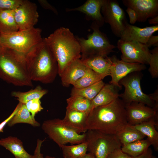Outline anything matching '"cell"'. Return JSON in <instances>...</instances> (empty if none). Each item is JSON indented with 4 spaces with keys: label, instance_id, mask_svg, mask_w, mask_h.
Returning a JSON list of instances; mask_svg holds the SVG:
<instances>
[{
    "label": "cell",
    "instance_id": "obj_34",
    "mask_svg": "<svg viewBox=\"0 0 158 158\" xmlns=\"http://www.w3.org/2000/svg\"><path fill=\"white\" fill-rule=\"evenodd\" d=\"M26 107L32 116L35 117L36 114L43 109L40 99L31 100L25 104Z\"/></svg>",
    "mask_w": 158,
    "mask_h": 158
},
{
    "label": "cell",
    "instance_id": "obj_26",
    "mask_svg": "<svg viewBox=\"0 0 158 158\" xmlns=\"http://www.w3.org/2000/svg\"><path fill=\"white\" fill-rule=\"evenodd\" d=\"M116 135L122 146L140 140L144 139L146 136L128 124L118 132Z\"/></svg>",
    "mask_w": 158,
    "mask_h": 158
},
{
    "label": "cell",
    "instance_id": "obj_29",
    "mask_svg": "<svg viewBox=\"0 0 158 158\" xmlns=\"http://www.w3.org/2000/svg\"><path fill=\"white\" fill-rule=\"evenodd\" d=\"M105 84L102 80H101L84 88H77L73 87L71 90V96H80L91 101L97 95Z\"/></svg>",
    "mask_w": 158,
    "mask_h": 158
},
{
    "label": "cell",
    "instance_id": "obj_28",
    "mask_svg": "<svg viewBox=\"0 0 158 158\" xmlns=\"http://www.w3.org/2000/svg\"><path fill=\"white\" fill-rule=\"evenodd\" d=\"M47 90L38 85L35 88L26 92L13 91L11 93L12 96L16 98L19 102L25 104L28 102L34 99H40L47 93Z\"/></svg>",
    "mask_w": 158,
    "mask_h": 158
},
{
    "label": "cell",
    "instance_id": "obj_25",
    "mask_svg": "<svg viewBox=\"0 0 158 158\" xmlns=\"http://www.w3.org/2000/svg\"><path fill=\"white\" fill-rule=\"evenodd\" d=\"M18 30L14 10H0V34H8Z\"/></svg>",
    "mask_w": 158,
    "mask_h": 158
},
{
    "label": "cell",
    "instance_id": "obj_14",
    "mask_svg": "<svg viewBox=\"0 0 158 158\" xmlns=\"http://www.w3.org/2000/svg\"><path fill=\"white\" fill-rule=\"evenodd\" d=\"M111 64L110 68L111 80L109 83L122 89L119 81L129 74L136 71H141L146 68L145 65L138 63L125 62L119 59L115 55L110 57Z\"/></svg>",
    "mask_w": 158,
    "mask_h": 158
},
{
    "label": "cell",
    "instance_id": "obj_45",
    "mask_svg": "<svg viewBox=\"0 0 158 158\" xmlns=\"http://www.w3.org/2000/svg\"><path fill=\"white\" fill-rule=\"evenodd\" d=\"M80 158H96L91 153L88 152Z\"/></svg>",
    "mask_w": 158,
    "mask_h": 158
},
{
    "label": "cell",
    "instance_id": "obj_1",
    "mask_svg": "<svg viewBox=\"0 0 158 158\" xmlns=\"http://www.w3.org/2000/svg\"><path fill=\"white\" fill-rule=\"evenodd\" d=\"M128 124L125 105L118 98L110 104L98 107L89 112L86 128L110 134H116Z\"/></svg>",
    "mask_w": 158,
    "mask_h": 158
},
{
    "label": "cell",
    "instance_id": "obj_12",
    "mask_svg": "<svg viewBox=\"0 0 158 158\" xmlns=\"http://www.w3.org/2000/svg\"><path fill=\"white\" fill-rule=\"evenodd\" d=\"M128 124L135 126L152 119L158 120V111L140 102H133L125 105Z\"/></svg>",
    "mask_w": 158,
    "mask_h": 158
},
{
    "label": "cell",
    "instance_id": "obj_7",
    "mask_svg": "<svg viewBox=\"0 0 158 158\" xmlns=\"http://www.w3.org/2000/svg\"><path fill=\"white\" fill-rule=\"evenodd\" d=\"M41 128L59 147L68 143L74 145L85 142V133H78L66 125L62 119L57 118L45 121Z\"/></svg>",
    "mask_w": 158,
    "mask_h": 158
},
{
    "label": "cell",
    "instance_id": "obj_3",
    "mask_svg": "<svg viewBox=\"0 0 158 158\" xmlns=\"http://www.w3.org/2000/svg\"><path fill=\"white\" fill-rule=\"evenodd\" d=\"M43 39L56 59L59 76L72 61L80 58L79 44L68 28H60Z\"/></svg>",
    "mask_w": 158,
    "mask_h": 158
},
{
    "label": "cell",
    "instance_id": "obj_43",
    "mask_svg": "<svg viewBox=\"0 0 158 158\" xmlns=\"http://www.w3.org/2000/svg\"><path fill=\"white\" fill-rule=\"evenodd\" d=\"M151 98L155 102L156 108H158V88H157L154 92L150 94Z\"/></svg>",
    "mask_w": 158,
    "mask_h": 158
},
{
    "label": "cell",
    "instance_id": "obj_31",
    "mask_svg": "<svg viewBox=\"0 0 158 158\" xmlns=\"http://www.w3.org/2000/svg\"><path fill=\"white\" fill-rule=\"evenodd\" d=\"M66 109L78 111L90 112L91 100L78 95L71 96L66 100Z\"/></svg>",
    "mask_w": 158,
    "mask_h": 158
},
{
    "label": "cell",
    "instance_id": "obj_15",
    "mask_svg": "<svg viewBox=\"0 0 158 158\" xmlns=\"http://www.w3.org/2000/svg\"><path fill=\"white\" fill-rule=\"evenodd\" d=\"M122 2L125 6L135 11L138 22H144L158 16V0H123Z\"/></svg>",
    "mask_w": 158,
    "mask_h": 158
},
{
    "label": "cell",
    "instance_id": "obj_32",
    "mask_svg": "<svg viewBox=\"0 0 158 158\" xmlns=\"http://www.w3.org/2000/svg\"><path fill=\"white\" fill-rule=\"evenodd\" d=\"M103 79L101 76L90 69L82 77L75 82L72 85L77 88H84Z\"/></svg>",
    "mask_w": 158,
    "mask_h": 158
},
{
    "label": "cell",
    "instance_id": "obj_6",
    "mask_svg": "<svg viewBox=\"0 0 158 158\" xmlns=\"http://www.w3.org/2000/svg\"><path fill=\"white\" fill-rule=\"evenodd\" d=\"M43 39L41 29L34 28L19 30L8 34H0V45L25 54Z\"/></svg>",
    "mask_w": 158,
    "mask_h": 158
},
{
    "label": "cell",
    "instance_id": "obj_23",
    "mask_svg": "<svg viewBox=\"0 0 158 158\" xmlns=\"http://www.w3.org/2000/svg\"><path fill=\"white\" fill-rule=\"evenodd\" d=\"M16 107V112L7 124L8 126L11 127L20 123H27L35 127L40 126V123L32 116L25 104L19 102Z\"/></svg>",
    "mask_w": 158,
    "mask_h": 158
},
{
    "label": "cell",
    "instance_id": "obj_18",
    "mask_svg": "<svg viewBox=\"0 0 158 158\" xmlns=\"http://www.w3.org/2000/svg\"><path fill=\"white\" fill-rule=\"evenodd\" d=\"M90 68L80 59L72 61L64 69L60 76L63 86L68 87L84 76Z\"/></svg>",
    "mask_w": 158,
    "mask_h": 158
},
{
    "label": "cell",
    "instance_id": "obj_10",
    "mask_svg": "<svg viewBox=\"0 0 158 158\" xmlns=\"http://www.w3.org/2000/svg\"><path fill=\"white\" fill-rule=\"evenodd\" d=\"M101 12L104 23L110 26L113 34L120 37L125 28L127 20L125 13L116 0H104Z\"/></svg>",
    "mask_w": 158,
    "mask_h": 158
},
{
    "label": "cell",
    "instance_id": "obj_38",
    "mask_svg": "<svg viewBox=\"0 0 158 158\" xmlns=\"http://www.w3.org/2000/svg\"><path fill=\"white\" fill-rule=\"evenodd\" d=\"M126 11L128 13L129 18V22L131 25L135 23L137 20V14L134 10L129 7H127Z\"/></svg>",
    "mask_w": 158,
    "mask_h": 158
},
{
    "label": "cell",
    "instance_id": "obj_35",
    "mask_svg": "<svg viewBox=\"0 0 158 158\" xmlns=\"http://www.w3.org/2000/svg\"><path fill=\"white\" fill-rule=\"evenodd\" d=\"M23 0H0V10H14L21 4Z\"/></svg>",
    "mask_w": 158,
    "mask_h": 158
},
{
    "label": "cell",
    "instance_id": "obj_40",
    "mask_svg": "<svg viewBox=\"0 0 158 158\" xmlns=\"http://www.w3.org/2000/svg\"><path fill=\"white\" fill-rule=\"evenodd\" d=\"M146 45L148 48L152 46L158 47V35L151 36L148 39Z\"/></svg>",
    "mask_w": 158,
    "mask_h": 158
},
{
    "label": "cell",
    "instance_id": "obj_16",
    "mask_svg": "<svg viewBox=\"0 0 158 158\" xmlns=\"http://www.w3.org/2000/svg\"><path fill=\"white\" fill-rule=\"evenodd\" d=\"M104 2V0H87L81 6L75 8H67L66 11L82 12L85 14L87 20L93 21L100 27L104 23L101 12Z\"/></svg>",
    "mask_w": 158,
    "mask_h": 158
},
{
    "label": "cell",
    "instance_id": "obj_9",
    "mask_svg": "<svg viewBox=\"0 0 158 158\" xmlns=\"http://www.w3.org/2000/svg\"><path fill=\"white\" fill-rule=\"evenodd\" d=\"M85 134L87 151L96 158H106L115 150L121 148L122 145L116 134L93 130H87Z\"/></svg>",
    "mask_w": 158,
    "mask_h": 158
},
{
    "label": "cell",
    "instance_id": "obj_42",
    "mask_svg": "<svg viewBox=\"0 0 158 158\" xmlns=\"http://www.w3.org/2000/svg\"><path fill=\"white\" fill-rule=\"evenodd\" d=\"M17 109V107H16V108L11 115L7 118L0 123V132H3V129L4 127L14 116L16 111Z\"/></svg>",
    "mask_w": 158,
    "mask_h": 158
},
{
    "label": "cell",
    "instance_id": "obj_20",
    "mask_svg": "<svg viewBox=\"0 0 158 158\" xmlns=\"http://www.w3.org/2000/svg\"><path fill=\"white\" fill-rule=\"evenodd\" d=\"M121 89L113 84H105L91 100L90 111L95 107L109 104L119 98L118 91Z\"/></svg>",
    "mask_w": 158,
    "mask_h": 158
},
{
    "label": "cell",
    "instance_id": "obj_37",
    "mask_svg": "<svg viewBox=\"0 0 158 158\" xmlns=\"http://www.w3.org/2000/svg\"><path fill=\"white\" fill-rule=\"evenodd\" d=\"M106 158H133L123 152L121 149H117L110 153Z\"/></svg>",
    "mask_w": 158,
    "mask_h": 158
},
{
    "label": "cell",
    "instance_id": "obj_19",
    "mask_svg": "<svg viewBox=\"0 0 158 158\" xmlns=\"http://www.w3.org/2000/svg\"><path fill=\"white\" fill-rule=\"evenodd\" d=\"M89 113L66 109L62 120L66 125L78 133H85L87 131L86 122Z\"/></svg>",
    "mask_w": 158,
    "mask_h": 158
},
{
    "label": "cell",
    "instance_id": "obj_33",
    "mask_svg": "<svg viewBox=\"0 0 158 158\" xmlns=\"http://www.w3.org/2000/svg\"><path fill=\"white\" fill-rule=\"evenodd\" d=\"M150 52L148 71L152 78H157L158 77V47H155Z\"/></svg>",
    "mask_w": 158,
    "mask_h": 158
},
{
    "label": "cell",
    "instance_id": "obj_22",
    "mask_svg": "<svg viewBox=\"0 0 158 158\" xmlns=\"http://www.w3.org/2000/svg\"><path fill=\"white\" fill-rule=\"evenodd\" d=\"M0 145L9 150L15 158H33L24 148L23 142L18 138L9 136L0 140Z\"/></svg>",
    "mask_w": 158,
    "mask_h": 158
},
{
    "label": "cell",
    "instance_id": "obj_17",
    "mask_svg": "<svg viewBox=\"0 0 158 158\" xmlns=\"http://www.w3.org/2000/svg\"><path fill=\"white\" fill-rule=\"evenodd\" d=\"M158 30V25L140 28L127 23L120 39L146 44L149 38Z\"/></svg>",
    "mask_w": 158,
    "mask_h": 158
},
{
    "label": "cell",
    "instance_id": "obj_4",
    "mask_svg": "<svg viewBox=\"0 0 158 158\" xmlns=\"http://www.w3.org/2000/svg\"><path fill=\"white\" fill-rule=\"evenodd\" d=\"M0 78L16 86H33L25 54L0 45Z\"/></svg>",
    "mask_w": 158,
    "mask_h": 158
},
{
    "label": "cell",
    "instance_id": "obj_44",
    "mask_svg": "<svg viewBox=\"0 0 158 158\" xmlns=\"http://www.w3.org/2000/svg\"><path fill=\"white\" fill-rule=\"evenodd\" d=\"M148 21L150 24L157 25L158 24V16L154 18L149 19Z\"/></svg>",
    "mask_w": 158,
    "mask_h": 158
},
{
    "label": "cell",
    "instance_id": "obj_2",
    "mask_svg": "<svg viewBox=\"0 0 158 158\" xmlns=\"http://www.w3.org/2000/svg\"><path fill=\"white\" fill-rule=\"evenodd\" d=\"M25 56L27 71L32 81L49 84L54 80L58 74L57 63L44 39Z\"/></svg>",
    "mask_w": 158,
    "mask_h": 158
},
{
    "label": "cell",
    "instance_id": "obj_41",
    "mask_svg": "<svg viewBox=\"0 0 158 158\" xmlns=\"http://www.w3.org/2000/svg\"><path fill=\"white\" fill-rule=\"evenodd\" d=\"M152 151L149 147L141 155L133 158H152Z\"/></svg>",
    "mask_w": 158,
    "mask_h": 158
},
{
    "label": "cell",
    "instance_id": "obj_39",
    "mask_svg": "<svg viewBox=\"0 0 158 158\" xmlns=\"http://www.w3.org/2000/svg\"><path fill=\"white\" fill-rule=\"evenodd\" d=\"M38 2L44 8L51 11L56 14H58V12L56 9L46 0H39L38 1Z\"/></svg>",
    "mask_w": 158,
    "mask_h": 158
},
{
    "label": "cell",
    "instance_id": "obj_36",
    "mask_svg": "<svg viewBox=\"0 0 158 158\" xmlns=\"http://www.w3.org/2000/svg\"><path fill=\"white\" fill-rule=\"evenodd\" d=\"M44 140H42L38 139L37 141V146L35 149L33 158H56L49 156L44 157L43 154L41 152V147L43 142Z\"/></svg>",
    "mask_w": 158,
    "mask_h": 158
},
{
    "label": "cell",
    "instance_id": "obj_11",
    "mask_svg": "<svg viewBox=\"0 0 158 158\" xmlns=\"http://www.w3.org/2000/svg\"><path fill=\"white\" fill-rule=\"evenodd\" d=\"M117 47L121 51L122 61L129 63L148 64L151 53L146 44L119 39Z\"/></svg>",
    "mask_w": 158,
    "mask_h": 158
},
{
    "label": "cell",
    "instance_id": "obj_13",
    "mask_svg": "<svg viewBox=\"0 0 158 158\" xmlns=\"http://www.w3.org/2000/svg\"><path fill=\"white\" fill-rule=\"evenodd\" d=\"M14 16L19 30L35 28L39 17L35 4L28 0H23L20 5L14 10Z\"/></svg>",
    "mask_w": 158,
    "mask_h": 158
},
{
    "label": "cell",
    "instance_id": "obj_46",
    "mask_svg": "<svg viewBox=\"0 0 158 158\" xmlns=\"http://www.w3.org/2000/svg\"><path fill=\"white\" fill-rule=\"evenodd\" d=\"M152 158H157V157H155L154 156H153Z\"/></svg>",
    "mask_w": 158,
    "mask_h": 158
},
{
    "label": "cell",
    "instance_id": "obj_21",
    "mask_svg": "<svg viewBox=\"0 0 158 158\" xmlns=\"http://www.w3.org/2000/svg\"><path fill=\"white\" fill-rule=\"evenodd\" d=\"M80 59L85 65L101 76L103 79L110 75L111 64L110 57L93 56Z\"/></svg>",
    "mask_w": 158,
    "mask_h": 158
},
{
    "label": "cell",
    "instance_id": "obj_5",
    "mask_svg": "<svg viewBox=\"0 0 158 158\" xmlns=\"http://www.w3.org/2000/svg\"><path fill=\"white\" fill-rule=\"evenodd\" d=\"M91 28L93 32L88 35L87 39L76 37L80 47V59L93 56H107L116 47L111 43L106 34L100 30V27L95 22H92Z\"/></svg>",
    "mask_w": 158,
    "mask_h": 158
},
{
    "label": "cell",
    "instance_id": "obj_30",
    "mask_svg": "<svg viewBox=\"0 0 158 158\" xmlns=\"http://www.w3.org/2000/svg\"><path fill=\"white\" fill-rule=\"evenodd\" d=\"M59 147L62 150L63 158H80L87 151L86 142L71 145H62Z\"/></svg>",
    "mask_w": 158,
    "mask_h": 158
},
{
    "label": "cell",
    "instance_id": "obj_24",
    "mask_svg": "<svg viewBox=\"0 0 158 158\" xmlns=\"http://www.w3.org/2000/svg\"><path fill=\"white\" fill-rule=\"evenodd\" d=\"M158 120H151L133 126L143 134L151 143L155 150H158V132L155 126H158Z\"/></svg>",
    "mask_w": 158,
    "mask_h": 158
},
{
    "label": "cell",
    "instance_id": "obj_27",
    "mask_svg": "<svg viewBox=\"0 0 158 158\" xmlns=\"http://www.w3.org/2000/svg\"><path fill=\"white\" fill-rule=\"evenodd\" d=\"M151 145L150 142L147 138L123 146L121 149L124 153L134 158L142 154Z\"/></svg>",
    "mask_w": 158,
    "mask_h": 158
},
{
    "label": "cell",
    "instance_id": "obj_8",
    "mask_svg": "<svg viewBox=\"0 0 158 158\" xmlns=\"http://www.w3.org/2000/svg\"><path fill=\"white\" fill-rule=\"evenodd\" d=\"M141 72L131 73L119 81V84L124 87V92L119 94V98L125 105L133 102H140L158 111L150 95L145 94L142 90L140 82L143 74Z\"/></svg>",
    "mask_w": 158,
    "mask_h": 158
}]
</instances>
